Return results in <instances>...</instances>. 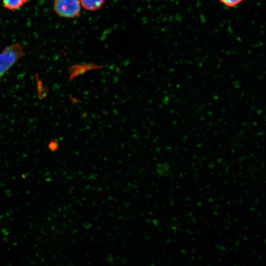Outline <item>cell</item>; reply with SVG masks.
<instances>
[{
	"mask_svg": "<svg viewBox=\"0 0 266 266\" xmlns=\"http://www.w3.org/2000/svg\"><path fill=\"white\" fill-rule=\"evenodd\" d=\"M79 0H54L53 8L59 16L73 18L79 16L81 11Z\"/></svg>",
	"mask_w": 266,
	"mask_h": 266,
	"instance_id": "2",
	"label": "cell"
},
{
	"mask_svg": "<svg viewBox=\"0 0 266 266\" xmlns=\"http://www.w3.org/2000/svg\"><path fill=\"white\" fill-rule=\"evenodd\" d=\"M4 7L9 10L19 9L26 3L28 0H2Z\"/></svg>",
	"mask_w": 266,
	"mask_h": 266,
	"instance_id": "5",
	"label": "cell"
},
{
	"mask_svg": "<svg viewBox=\"0 0 266 266\" xmlns=\"http://www.w3.org/2000/svg\"><path fill=\"white\" fill-rule=\"evenodd\" d=\"M24 54L23 47L19 43L7 46L0 52V81Z\"/></svg>",
	"mask_w": 266,
	"mask_h": 266,
	"instance_id": "1",
	"label": "cell"
},
{
	"mask_svg": "<svg viewBox=\"0 0 266 266\" xmlns=\"http://www.w3.org/2000/svg\"><path fill=\"white\" fill-rule=\"evenodd\" d=\"M224 5L229 7H234L241 3L243 0H219Z\"/></svg>",
	"mask_w": 266,
	"mask_h": 266,
	"instance_id": "6",
	"label": "cell"
},
{
	"mask_svg": "<svg viewBox=\"0 0 266 266\" xmlns=\"http://www.w3.org/2000/svg\"><path fill=\"white\" fill-rule=\"evenodd\" d=\"M100 67L101 68L102 66H98L92 64L73 66L69 69L70 75L68 78V82H70L77 76L84 73L88 70Z\"/></svg>",
	"mask_w": 266,
	"mask_h": 266,
	"instance_id": "3",
	"label": "cell"
},
{
	"mask_svg": "<svg viewBox=\"0 0 266 266\" xmlns=\"http://www.w3.org/2000/svg\"><path fill=\"white\" fill-rule=\"evenodd\" d=\"M81 6L88 11H96L100 8L105 0H79Z\"/></svg>",
	"mask_w": 266,
	"mask_h": 266,
	"instance_id": "4",
	"label": "cell"
}]
</instances>
